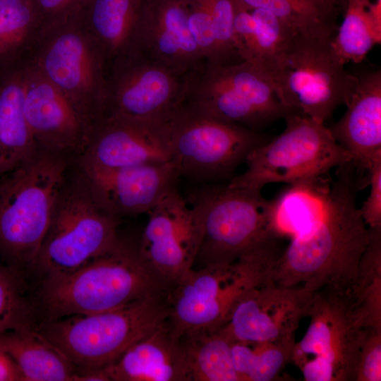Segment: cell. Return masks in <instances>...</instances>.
Listing matches in <instances>:
<instances>
[{
  "label": "cell",
  "instance_id": "obj_1",
  "mask_svg": "<svg viewBox=\"0 0 381 381\" xmlns=\"http://www.w3.org/2000/svg\"><path fill=\"white\" fill-rule=\"evenodd\" d=\"M322 215L301 234L289 240L276 261L272 280L284 286L307 284L349 288L369 241V228L356 203L365 186V175L351 161L337 167Z\"/></svg>",
  "mask_w": 381,
  "mask_h": 381
},
{
  "label": "cell",
  "instance_id": "obj_2",
  "mask_svg": "<svg viewBox=\"0 0 381 381\" xmlns=\"http://www.w3.org/2000/svg\"><path fill=\"white\" fill-rule=\"evenodd\" d=\"M171 290L141 259L138 247L120 240L74 270L47 274L39 298L47 320L104 312Z\"/></svg>",
  "mask_w": 381,
  "mask_h": 381
},
{
  "label": "cell",
  "instance_id": "obj_3",
  "mask_svg": "<svg viewBox=\"0 0 381 381\" xmlns=\"http://www.w3.org/2000/svg\"><path fill=\"white\" fill-rule=\"evenodd\" d=\"M169 293L104 312L44 320L36 330L78 368L83 381L167 320Z\"/></svg>",
  "mask_w": 381,
  "mask_h": 381
},
{
  "label": "cell",
  "instance_id": "obj_4",
  "mask_svg": "<svg viewBox=\"0 0 381 381\" xmlns=\"http://www.w3.org/2000/svg\"><path fill=\"white\" fill-rule=\"evenodd\" d=\"M279 240L261 241L229 265L191 269L169 295L167 321L180 336L222 327L235 304L247 292L272 279L283 250Z\"/></svg>",
  "mask_w": 381,
  "mask_h": 381
},
{
  "label": "cell",
  "instance_id": "obj_5",
  "mask_svg": "<svg viewBox=\"0 0 381 381\" xmlns=\"http://www.w3.org/2000/svg\"><path fill=\"white\" fill-rule=\"evenodd\" d=\"M333 37L291 30L277 61L272 85L292 113L325 123L353 95L357 75L345 69L333 49Z\"/></svg>",
  "mask_w": 381,
  "mask_h": 381
},
{
  "label": "cell",
  "instance_id": "obj_6",
  "mask_svg": "<svg viewBox=\"0 0 381 381\" xmlns=\"http://www.w3.org/2000/svg\"><path fill=\"white\" fill-rule=\"evenodd\" d=\"M65 170L64 159L46 155L6 176L0 190V254L16 270L35 264L62 191Z\"/></svg>",
  "mask_w": 381,
  "mask_h": 381
},
{
  "label": "cell",
  "instance_id": "obj_7",
  "mask_svg": "<svg viewBox=\"0 0 381 381\" xmlns=\"http://www.w3.org/2000/svg\"><path fill=\"white\" fill-rule=\"evenodd\" d=\"M307 331L296 342L291 361L306 381H355L366 329L351 286H325L313 294Z\"/></svg>",
  "mask_w": 381,
  "mask_h": 381
},
{
  "label": "cell",
  "instance_id": "obj_8",
  "mask_svg": "<svg viewBox=\"0 0 381 381\" xmlns=\"http://www.w3.org/2000/svg\"><path fill=\"white\" fill-rule=\"evenodd\" d=\"M284 120L282 133L250 152L246 169L229 180V187L261 190L272 183L295 185L329 176L351 161L324 123L296 113Z\"/></svg>",
  "mask_w": 381,
  "mask_h": 381
},
{
  "label": "cell",
  "instance_id": "obj_9",
  "mask_svg": "<svg viewBox=\"0 0 381 381\" xmlns=\"http://www.w3.org/2000/svg\"><path fill=\"white\" fill-rule=\"evenodd\" d=\"M83 11L42 27L30 59L92 127L104 113L107 63L84 25Z\"/></svg>",
  "mask_w": 381,
  "mask_h": 381
},
{
  "label": "cell",
  "instance_id": "obj_10",
  "mask_svg": "<svg viewBox=\"0 0 381 381\" xmlns=\"http://www.w3.org/2000/svg\"><path fill=\"white\" fill-rule=\"evenodd\" d=\"M182 104L258 131L292 113L251 64L202 63L186 77Z\"/></svg>",
  "mask_w": 381,
  "mask_h": 381
},
{
  "label": "cell",
  "instance_id": "obj_11",
  "mask_svg": "<svg viewBox=\"0 0 381 381\" xmlns=\"http://www.w3.org/2000/svg\"><path fill=\"white\" fill-rule=\"evenodd\" d=\"M172 162L180 176L205 182L231 179L250 152L268 139L181 104L168 121Z\"/></svg>",
  "mask_w": 381,
  "mask_h": 381
},
{
  "label": "cell",
  "instance_id": "obj_12",
  "mask_svg": "<svg viewBox=\"0 0 381 381\" xmlns=\"http://www.w3.org/2000/svg\"><path fill=\"white\" fill-rule=\"evenodd\" d=\"M118 224L88 186L62 190L34 265L45 274L74 270L119 243Z\"/></svg>",
  "mask_w": 381,
  "mask_h": 381
},
{
  "label": "cell",
  "instance_id": "obj_13",
  "mask_svg": "<svg viewBox=\"0 0 381 381\" xmlns=\"http://www.w3.org/2000/svg\"><path fill=\"white\" fill-rule=\"evenodd\" d=\"M200 213L202 236L196 260L204 266L229 265L261 241L268 232V200L260 190L210 186L193 197Z\"/></svg>",
  "mask_w": 381,
  "mask_h": 381
},
{
  "label": "cell",
  "instance_id": "obj_14",
  "mask_svg": "<svg viewBox=\"0 0 381 381\" xmlns=\"http://www.w3.org/2000/svg\"><path fill=\"white\" fill-rule=\"evenodd\" d=\"M186 77L138 51L117 58L107 66L103 116L168 121L183 102Z\"/></svg>",
  "mask_w": 381,
  "mask_h": 381
},
{
  "label": "cell",
  "instance_id": "obj_15",
  "mask_svg": "<svg viewBox=\"0 0 381 381\" xmlns=\"http://www.w3.org/2000/svg\"><path fill=\"white\" fill-rule=\"evenodd\" d=\"M138 246L141 259L172 289L193 269L200 244L202 220L176 188L147 213Z\"/></svg>",
  "mask_w": 381,
  "mask_h": 381
},
{
  "label": "cell",
  "instance_id": "obj_16",
  "mask_svg": "<svg viewBox=\"0 0 381 381\" xmlns=\"http://www.w3.org/2000/svg\"><path fill=\"white\" fill-rule=\"evenodd\" d=\"M316 289L270 279L247 292L220 327L233 341L265 342L294 337Z\"/></svg>",
  "mask_w": 381,
  "mask_h": 381
},
{
  "label": "cell",
  "instance_id": "obj_17",
  "mask_svg": "<svg viewBox=\"0 0 381 381\" xmlns=\"http://www.w3.org/2000/svg\"><path fill=\"white\" fill-rule=\"evenodd\" d=\"M168 121L102 117L92 127L83 165L116 169L172 162Z\"/></svg>",
  "mask_w": 381,
  "mask_h": 381
},
{
  "label": "cell",
  "instance_id": "obj_18",
  "mask_svg": "<svg viewBox=\"0 0 381 381\" xmlns=\"http://www.w3.org/2000/svg\"><path fill=\"white\" fill-rule=\"evenodd\" d=\"M23 87L25 116L37 145L71 150L87 145L92 126L30 58L25 64Z\"/></svg>",
  "mask_w": 381,
  "mask_h": 381
},
{
  "label": "cell",
  "instance_id": "obj_19",
  "mask_svg": "<svg viewBox=\"0 0 381 381\" xmlns=\"http://www.w3.org/2000/svg\"><path fill=\"white\" fill-rule=\"evenodd\" d=\"M83 167L93 195L104 210L117 218L147 214L176 188L180 177L173 162L116 169Z\"/></svg>",
  "mask_w": 381,
  "mask_h": 381
},
{
  "label": "cell",
  "instance_id": "obj_20",
  "mask_svg": "<svg viewBox=\"0 0 381 381\" xmlns=\"http://www.w3.org/2000/svg\"><path fill=\"white\" fill-rule=\"evenodd\" d=\"M136 51L185 76L205 62L181 0H143Z\"/></svg>",
  "mask_w": 381,
  "mask_h": 381
},
{
  "label": "cell",
  "instance_id": "obj_21",
  "mask_svg": "<svg viewBox=\"0 0 381 381\" xmlns=\"http://www.w3.org/2000/svg\"><path fill=\"white\" fill-rule=\"evenodd\" d=\"M356 75V88L346 112L328 128L357 169L364 173L381 159V71Z\"/></svg>",
  "mask_w": 381,
  "mask_h": 381
},
{
  "label": "cell",
  "instance_id": "obj_22",
  "mask_svg": "<svg viewBox=\"0 0 381 381\" xmlns=\"http://www.w3.org/2000/svg\"><path fill=\"white\" fill-rule=\"evenodd\" d=\"M95 372L103 381H190L180 336L167 319L114 363Z\"/></svg>",
  "mask_w": 381,
  "mask_h": 381
},
{
  "label": "cell",
  "instance_id": "obj_23",
  "mask_svg": "<svg viewBox=\"0 0 381 381\" xmlns=\"http://www.w3.org/2000/svg\"><path fill=\"white\" fill-rule=\"evenodd\" d=\"M26 61L0 71V179L30 162L37 146L24 112Z\"/></svg>",
  "mask_w": 381,
  "mask_h": 381
},
{
  "label": "cell",
  "instance_id": "obj_24",
  "mask_svg": "<svg viewBox=\"0 0 381 381\" xmlns=\"http://www.w3.org/2000/svg\"><path fill=\"white\" fill-rule=\"evenodd\" d=\"M143 0H88L83 21L107 63L136 51Z\"/></svg>",
  "mask_w": 381,
  "mask_h": 381
},
{
  "label": "cell",
  "instance_id": "obj_25",
  "mask_svg": "<svg viewBox=\"0 0 381 381\" xmlns=\"http://www.w3.org/2000/svg\"><path fill=\"white\" fill-rule=\"evenodd\" d=\"M332 181L326 176L291 185L268 200L266 220L270 234L290 240L304 232L323 213Z\"/></svg>",
  "mask_w": 381,
  "mask_h": 381
},
{
  "label": "cell",
  "instance_id": "obj_26",
  "mask_svg": "<svg viewBox=\"0 0 381 381\" xmlns=\"http://www.w3.org/2000/svg\"><path fill=\"white\" fill-rule=\"evenodd\" d=\"M181 1L205 62L231 64L243 61L234 42L235 0Z\"/></svg>",
  "mask_w": 381,
  "mask_h": 381
},
{
  "label": "cell",
  "instance_id": "obj_27",
  "mask_svg": "<svg viewBox=\"0 0 381 381\" xmlns=\"http://www.w3.org/2000/svg\"><path fill=\"white\" fill-rule=\"evenodd\" d=\"M0 347L16 362L25 381H81L78 368L32 328L1 334Z\"/></svg>",
  "mask_w": 381,
  "mask_h": 381
},
{
  "label": "cell",
  "instance_id": "obj_28",
  "mask_svg": "<svg viewBox=\"0 0 381 381\" xmlns=\"http://www.w3.org/2000/svg\"><path fill=\"white\" fill-rule=\"evenodd\" d=\"M341 13L332 47L344 64L361 63L381 42V0H344Z\"/></svg>",
  "mask_w": 381,
  "mask_h": 381
},
{
  "label": "cell",
  "instance_id": "obj_29",
  "mask_svg": "<svg viewBox=\"0 0 381 381\" xmlns=\"http://www.w3.org/2000/svg\"><path fill=\"white\" fill-rule=\"evenodd\" d=\"M190 381H240L231 353L233 341L219 327L180 335Z\"/></svg>",
  "mask_w": 381,
  "mask_h": 381
},
{
  "label": "cell",
  "instance_id": "obj_30",
  "mask_svg": "<svg viewBox=\"0 0 381 381\" xmlns=\"http://www.w3.org/2000/svg\"><path fill=\"white\" fill-rule=\"evenodd\" d=\"M41 29L32 0H0V71L30 57Z\"/></svg>",
  "mask_w": 381,
  "mask_h": 381
},
{
  "label": "cell",
  "instance_id": "obj_31",
  "mask_svg": "<svg viewBox=\"0 0 381 381\" xmlns=\"http://www.w3.org/2000/svg\"><path fill=\"white\" fill-rule=\"evenodd\" d=\"M295 337L265 342L233 341V363L240 381H272L291 361Z\"/></svg>",
  "mask_w": 381,
  "mask_h": 381
},
{
  "label": "cell",
  "instance_id": "obj_32",
  "mask_svg": "<svg viewBox=\"0 0 381 381\" xmlns=\"http://www.w3.org/2000/svg\"><path fill=\"white\" fill-rule=\"evenodd\" d=\"M369 231L351 292L368 326L381 329V226Z\"/></svg>",
  "mask_w": 381,
  "mask_h": 381
},
{
  "label": "cell",
  "instance_id": "obj_33",
  "mask_svg": "<svg viewBox=\"0 0 381 381\" xmlns=\"http://www.w3.org/2000/svg\"><path fill=\"white\" fill-rule=\"evenodd\" d=\"M248 9L266 10L295 31L334 37L337 20L327 15L310 0H235Z\"/></svg>",
  "mask_w": 381,
  "mask_h": 381
},
{
  "label": "cell",
  "instance_id": "obj_34",
  "mask_svg": "<svg viewBox=\"0 0 381 381\" xmlns=\"http://www.w3.org/2000/svg\"><path fill=\"white\" fill-rule=\"evenodd\" d=\"M32 309L25 298L17 270L0 265V334L32 328Z\"/></svg>",
  "mask_w": 381,
  "mask_h": 381
},
{
  "label": "cell",
  "instance_id": "obj_35",
  "mask_svg": "<svg viewBox=\"0 0 381 381\" xmlns=\"http://www.w3.org/2000/svg\"><path fill=\"white\" fill-rule=\"evenodd\" d=\"M381 380V329L368 327L365 333L355 381Z\"/></svg>",
  "mask_w": 381,
  "mask_h": 381
},
{
  "label": "cell",
  "instance_id": "obj_36",
  "mask_svg": "<svg viewBox=\"0 0 381 381\" xmlns=\"http://www.w3.org/2000/svg\"><path fill=\"white\" fill-rule=\"evenodd\" d=\"M370 189L366 200L359 207L361 214L369 228L381 226V159L374 162L367 171Z\"/></svg>",
  "mask_w": 381,
  "mask_h": 381
},
{
  "label": "cell",
  "instance_id": "obj_37",
  "mask_svg": "<svg viewBox=\"0 0 381 381\" xmlns=\"http://www.w3.org/2000/svg\"><path fill=\"white\" fill-rule=\"evenodd\" d=\"M88 0H32L42 28L81 12Z\"/></svg>",
  "mask_w": 381,
  "mask_h": 381
},
{
  "label": "cell",
  "instance_id": "obj_38",
  "mask_svg": "<svg viewBox=\"0 0 381 381\" xmlns=\"http://www.w3.org/2000/svg\"><path fill=\"white\" fill-rule=\"evenodd\" d=\"M0 381H25L16 362L1 347H0Z\"/></svg>",
  "mask_w": 381,
  "mask_h": 381
},
{
  "label": "cell",
  "instance_id": "obj_39",
  "mask_svg": "<svg viewBox=\"0 0 381 381\" xmlns=\"http://www.w3.org/2000/svg\"><path fill=\"white\" fill-rule=\"evenodd\" d=\"M327 15L337 20L341 13L344 0H310Z\"/></svg>",
  "mask_w": 381,
  "mask_h": 381
},
{
  "label": "cell",
  "instance_id": "obj_40",
  "mask_svg": "<svg viewBox=\"0 0 381 381\" xmlns=\"http://www.w3.org/2000/svg\"><path fill=\"white\" fill-rule=\"evenodd\" d=\"M6 176L0 179V190H1L2 187L4 185V183L6 181Z\"/></svg>",
  "mask_w": 381,
  "mask_h": 381
}]
</instances>
